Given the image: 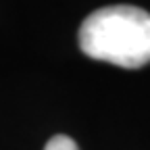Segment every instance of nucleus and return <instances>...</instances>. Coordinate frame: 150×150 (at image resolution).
Here are the masks:
<instances>
[{
	"label": "nucleus",
	"mask_w": 150,
	"mask_h": 150,
	"mask_svg": "<svg viewBox=\"0 0 150 150\" xmlns=\"http://www.w3.org/2000/svg\"><path fill=\"white\" fill-rule=\"evenodd\" d=\"M79 46L94 61L144 67L150 63V13L129 4L94 11L79 27Z\"/></svg>",
	"instance_id": "nucleus-1"
},
{
	"label": "nucleus",
	"mask_w": 150,
	"mask_h": 150,
	"mask_svg": "<svg viewBox=\"0 0 150 150\" xmlns=\"http://www.w3.org/2000/svg\"><path fill=\"white\" fill-rule=\"evenodd\" d=\"M44 150H79V148L67 136H54V138L48 140V144H46Z\"/></svg>",
	"instance_id": "nucleus-2"
}]
</instances>
